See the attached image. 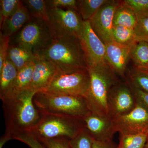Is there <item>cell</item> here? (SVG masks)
Listing matches in <instances>:
<instances>
[{
    "instance_id": "obj_1",
    "label": "cell",
    "mask_w": 148,
    "mask_h": 148,
    "mask_svg": "<svg viewBox=\"0 0 148 148\" xmlns=\"http://www.w3.org/2000/svg\"><path fill=\"white\" fill-rule=\"evenodd\" d=\"M36 90L29 89L19 95L1 100L5 130L1 138L0 148L14 136L31 132L39 122L42 114L36 108L33 98Z\"/></svg>"
},
{
    "instance_id": "obj_2",
    "label": "cell",
    "mask_w": 148,
    "mask_h": 148,
    "mask_svg": "<svg viewBox=\"0 0 148 148\" xmlns=\"http://www.w3.org/2000/svg\"><path fill=\"white\" fill-rule=\"evenodd\" d=\"M39 56L53 63L61 73H69L88 69L80 40L76 36L52 38Z\"/></svg>"
},
{
    "instance_id": "obj_3",
    "label": "cell",
    "mask_w": 148,
    "mask_h": 148,
    "mask_svg": "<svg viewBox=\"0 0 148 148\" xmlns=\"http://www.w3.org/2000/svg\"><path fill=\"white\" fill-rule=\"evenodd\" d=\"M33 102L42 114L82 119L90 112L86 99L80 96L38 91L34 96Z\"/></svg>"
},
{
    "instance_id": "obj_4",
    "label": "cell",
    "mask_w": 148,
    "mask_h": 148,
    "mask_svg": "<svg viewBox=\"0 0 148 148\" xmlns=\"http://www.w3.org/2000/svg\"><path fill=\"white\" fill-rule=\"evenodd\" d=\"M90 85L86 98L90 112L103 116H110L108 98L111 89L117 84L114 73L110 68L88 67Z\"/></svg>"
},
{
    "instance_id": "obj_5",
    "label": "cell",
    "mask_w": 148,
    "mask_h": 148,
    "mask_svg": "<svg viewBox=\"0 0 148 148\" xmlns=\"http://www.w3.org/2000/svg\"><path fill=\"white\" fill-rule=\"evenodd\" d=\"M84 128L82 119L42 114L39 122L31 132L39 140H69L75 137Z\"/></svg>"
},
{
    "instance_id": "obj_6",
    "label": "cell",
    "mask_w": 148,
    "mask_h": 148,
    "mask_svg": "<svg viewBox=\"0 0 148 148\" xmlns=\"http://www.w3.org/2000/svg\"><path fill=\"white\" fill-rule=\"evenodd\" d=\"M90 85L88 70L65 73L58 71L44 91L86 98Z\"/></svg>"
},
{
    "instance_id": "obj_7",
    "label": "cell",
    "mask_w": 148,
    "mask_h": 148,
    "mask_svg": "<svg viewBox=\"0 0 148 148\" xmlns=\"http://www.w3.org/2000/svg\"><path fill=\"white\" fill-rule=\"evenodd\" d=\"M48 9L49 24L48 27L52 38L69 35L79 38L83 30L84 21L78 11Z\"/></svg>"
},
{
    "instance_id": "obj_8",
    "label": "cell",
    "mask_w": 148,
    "mask_h": 148,
    "mask_svg": "<svg viewBox=\"0 0 148 148\" xmlns=\"http://www.w3.org/2000/svg\"><path fill=\"white\" fill-rule=\"evenodd\" d=\"M52 39L46 24L41 20L32 18L18 33L16 42L17 45L39 56Z\"/></svg>"
},
{
    "instance_id": "obj_9",
    "label": "cell",
    "mask_w": 148,
    "mask_h": 148,
    "mask_svg": "<svg viewBox=\"0 0 148 148\" xmlns=\"http://www.w3.org/2000/svg\"><path fill=\"white\" fill-rule=\"evenodd\" d=\"M79 39L88 67L110 68L106 59V45L92 30L89 21H84L83 30Z\"/></svg>"
},
{
    "instance_id": "obj_10",
    "label": "cell",
    "mask_w": 148,
    "mask_h": 148,
    "mask_svg": "<svg viewBox=\"0 0 148 148\" xmlns=\"http://www.w3.org/2000/svg\"><path fill=\"white\" fill-rule=\"evenodd\" d=\"M121 1L107 0L89 20L92 30L105 45L114 41L113 21L115 12Z\"/></svg>"
},
{
    "instance_id": "obj_11",
    "label": "cell",
    "mask_w": 148,
    "mask_h": 148,
    "mask_svg": "<svg viewBox=\"0 0 148 148\" xmlns=\"http://www.w3.org/2000/svg\"><path fill=\"white\" fill-rule=\"evenodd\" d=\"M113 121L115 131L120 135L148 133V111L138 104L129 112Z\"/></svg>"
},
{
    "instance_id": "obj_12",
    "label": "cell",
    "mask_w": 148,
    "mask_h": 148,
    "mask_svg": "<svg viewBox=\"0 0 148 148\" xmlns=\"http://www.w3.org/2000/svg\"><path fill=\"white\" fill-rule=\"evenodd\" d=\"M136 104L128 84L117 83L112 88L109 95V115L114 119L132 110Z\"/></svg>"
},
{
    "instance_id": "obj_13",
    "label": "cell",
    "mask_w": 148,
    "mask_h": 148,
    "mask_svg": "<svg viewBox=\"0 0 148 148\" xmlns=\"http://www.w3.org/2000/svg\"><path fill=\"white\" fill-rule=\"evenodd\" d=\"M84 128L95 140H112L116 133L113 119L110 116H103L89 112L82 119Z\"/></svg>"
},
{
    "instance_id": "obj_14",
    "label": "cell",
    "mask_w": 148,
    "mask_h": 148,
    "mask_svg": "<svg viewBox=\"0 0 148 148\" xmlns=\"http://www.w3.org/2000/svg\"><path fill=\"white\" fill-rule=\"evenodd\" d=\"M132 44L124 45L114 41L105 45L106 59L109 67L121 76H125Z\"/></svg>"
},
{
    "instance_id": "obj_15",
    "label": "cell",
    "mask_w": 148,
    "mask_h": 148,
    "mask_svg": "<svg viewBox=\"0 0 148 148\" xmlns=\"http://www.w3.org/2000/svg\"><path fill=\"white\" fill-rule=\"evenodd\" d=\"M58 71L57 67L50 61L39 58L35 61L30 89L45 91Z\"/></svg>"
},
{
    "instance_id": "obj_16",
    "label": "cell",
    "mask_w": 148,
    "mask_h": 148,
    "mask_svg": "<svg viewBox=\"0 0 148 148\" xmlns=\"http://www.w3.org/2000/svg\"><path fill=\"white\" fill-rule=\"evenodd\" d=\"M31 18L27 8L22 1H20L16 11L5 21L1 29V33L4 36L10 37Z\"/></svg>"
},
{
    "instance_id": "obj_17",
    "label": "cell",
    "mask_w": 148,
    "mask_h": 148,
    "mask_svg": "<svg viewBox=\"0 0 148 148\" xmlns=\"http://www.w3.org/2000/svg\"><path fill=\"white\" fill-rule=\"evenodd\" d=\"M35 61L30 62L18 71L14 82L2 100L14 97L26 90L30 89Z\"/></svg>"
},
{
    "instance_id": "obj_18",
    "label": "cell",
    "mask_w": 148,
    "mask_h": 148,
    "mask_svg": "<svg viewBox=\"0 0 148 148\" xmlns=\"http://www.w3.org/2000/svg\"><path fill=\"white\" fill-rule=\"evenodd\" d=\"M18 71L9 60L7 59L0 71V98L2 100L8 92L18 74Z\"/></svg>"
},
{
    "instance_id": "obj_19",
    "label": "cell",
    "mask_w": 148,
    "mask_h": 148,
    "mask_svg": "<svg viewBox=\"0 0 148 148\" xmlns=\"http://www.w3.org/2000/svg\"><path fill=\"white\" fill-rule=\"evenodd\" d=\"M130 58L135 64V69L148 71V42L138 40L133 43Z\"/></svg>"
},
{
    "instance_id": "obj_20",
    "label": "cell",
    "mask_w": 148,
    "mask_h": 148,
    "mask_svg": "<svg viewBox=\"0 0 148 148\" xmlns=\"http://www.w3.org/2000/svg\"><path fill=\"white\" fill-rule=\"evenodd\" d=\"M39 58V56L17 45L10 47L7 56V59L14 65L18 71L30 62Z\"/></svg>"
},
{
    "instance_id": "obj_21",
    "label": "cell",
    "mask_w": 148,
    "mask_h": 148,
    "mask_svg": "<svg viewBox=\"0 0 148 148\" xmlns=\"http://www.w3.org/2000/svg\"><path fill=\"white\" fill-rule=\"evenodd\" d=\"M138 17L131 9L122 4L117 8L114 14L113 26H121L135 29Z\"/></svg>"
},
{
    "instance_id": "obj_22",
    "label": "cell",
    "mask_w": 148,
    "mask_h": 148,
    "mask_svg": "<svg viewBox=\"0 0 148 148\" xmlns=\"http://www.w3.org/2000/svg\"><path fill=\"white\" fill-rule=\"evenodd\" d=\"M22 1L28 10L32 18L43 21L48 27L49 17L47 1L25 0Z\"/></svg>"
},
{
    "instance_id": "obj_23",
    "label": "cell",
    "mask_w": 148,
    "mask_h": 148,
    "mask_svg": "<svg viewBox=\"0 0 148 148\" xmlns=\"http://www.w3.org/2000/svg\"><path fill=\"white\" fill-rule=\"evenodd\" d=\"M107 0L78 1V10L83 21H88L98 12Z\"/></svg>"
},
{
    "instance_id": "obj_24",
    "label": "cell",
    "mask_w": 148,
    "mask_h": 148,
    "mask_svg": "<svg viewBox=\"0 0 148 148\" xmlns=\"http://www.w3.org/2000/svg\"><path fill=\"white\" fill-rule=\"evenodd\" d=\"M148 133L120 135L118 148H145Z\"/></svg>"
},
{
    "instance_id": "obj_25",
    "label": "cell",
    "mask_w": 148,
    "mask_h": 148,
    "mask_svg": "<svg viewBox=\"0 0 148 148\" xmlns=\"http://www.w3.org/2000/svg\"><path fill=\"white\" fill-rule=\"evenodd\" d=\"M112 34L114 40L124 45L132 44L136 41L134 29L121 26H113Z\"/></svg>"
},
{
    "instance_id": "obj_26",
    "label": "cell",
    "mask_w": 148,
    "mask_h": 148,
    "mask_svg": "<svg viewBox=\"0 0 148 148\" xmlns=\"http://www.w3.org/2000/svg\"><path fill=\"white\" fill-rule=\"evenodd\" d=\"M20 1L19 0H1L0 28H2L5 21L16 11Z\"/></svg>"
},
{
    "instance_id": "obj_27",
    "label": "cell",
    "mask_w": 148,
    "mask_h": 148,
    "mask_svg": "<svg viewBox=\"0 0 148 148\" xmlns=\"http://www.w3.org/2000/svg\"><path fill=\"white\" fill-rule=\"evenodd\" d=\"M94 139L85 128L74 138L69 140L71 148H93Z\"/></svg>"
},
{
    "instance_id": "obj_28",
    "label": "cell",
    "mask_w": 148,
    "mask_h": 148,
    "mask_svg": "<svg viewBox=\"0 0 148 148\" xmlns=\"http://www.w3.org/2000/svg\"><path fill=\"white\" fill-rule=\"evenodd\" d=\"M129 82L145 92L148 93V73L134 68L129 72Z\"/></svg>"
},
{
    "instance_id": "obj_29",
    "label": "cell",
    "mask_w": 148,
    "mask_h": 148,
    "mask_svg": "<svg viewBox=\"0 0 148 148\" xmlns=\"http://www.w3.org/2000/svg\"><path fill=\"white\" fill-rule=\"evenodd\" d=\"M137 17L138 22L134 29L136 41H145L148 42V12Z\"/></svg>"
},
{
    "instance_id": "obj_30",
    "label": "cell",
    "mask_w": 148,
    "mask_h": 148,
    "mask_svg": "<svg viewBox=\"0 0 148 148\" xmlns=\"http://www.w3.org/2000/svg\"><path fill=\"white\" fill-rule=\"evenodd\" d=\"M123 5L131 9L137 16L148 12V0L121 1Z\"/></svg>"
},
{
    "instance_id": "obj_31",
    "label": "cell",
    "mask_w": 148,
    "mask_h": 148,
    "mask_svg": "<svg viewBox=\"0 0 148 148\" xmlns=\"http://www.w3.org/2000/svg\"><path fill=\"white\" fill-rule=\"evenodd\" d=\"M12 139L22 142L31 148H46L31 132H25L18 134L14 136Z\"/></svg>"
},
{
    "instance_id": "obj_32",
    "label": "cell",
    "mask_w": 148,
    "mask_h": 148,
    "mask_svg": "<svg viewBox=\"0 0 148 148\" xmlns=\"http://www.w3.org/2000/svg\"><path fill=\"white\" fill-rule=\"evenodd\" d=\"M132 91L136 104L148 111V93L136 87L131 83H127Z\"/></svg>"
},
{
    "instance_id": "obj_33",
    "label": "cell",
    "mask_w": 148,
    "mask_h": 148,
    "mask_svg": "<svg viewBox=\"0 0 148 148\" xmlns=\"http://www.w3.org/2000/svg\"><path fill=\"white\" fill-rule=\"evenodd\" d=\"M49 8H59L78 11V1L76 0H49L47 1Z\"/></svg>"
},
{
    "instance_id": "obj_34",
    "label": "cell",
    "mask_w": 148,
    "mask_h": 148,
    "mask_svg": "<svg viewBox=\"0 0 148 148\" xmlns=\"http://www.w3.org/2000/svg\"><path fill=\"white\" fill-rule=\"evenodd\" d=\"M10 37L5 36L0 33V71L4 63L7 59Z\"/></svg>"
},
{
    "instance_id": "obj_35",
    "label": "cell",
    "mask_w": 148,
    "mask_h": 148,
    "mask_svg": "<svg viewBox=\"0 0 148 148\" xmlns=\"http://www.w3.org/2000/svg\"><path fill=\"white\" fill-rule=\"evenodd\" d=\"M46 148H71L69 140L54 139L40 140Z\"/></svg>"
},
{
    "instance_id": "obj_36",
    "label": "cell",
    "mask_w": 148,
    "mask_h": 148,
    "mask_svg": "<svg viewBox=\"0 0 148 148\" xmlns=\"http://www.w3.org/2000/svg\"><path fill=\"white\" fill-rule=\"evenodd\" d=\"M93 148H118V146L113 140L98 141L94 140Z\"/></svg>"
},
{
    "instance_id": "obj_37",
    "label": "cell",
    "mask_w": 148,
    "mask_h": 148,
    "mask_svg": "<svg viewBox=\"0 0 148 148\" xmlns=\"http://www.w3.org/2000/svg\"><path fill=\"white\" fill-rule=\"evenodd\" d=\"M145 148H148V133L147 139V143H146L145 146Z\"/></svg>"
},
{
    "instance_id": "obj_38",
    "label": "cell",
    "mask_w": 148,
    "mask_h": 148,
    "mask_svg": "<svg viewBox=\"0 0 148 148\" xmlns=\"http://www.w3.org/2000/svg\"><path fill=\"white\" fill-rule=\"evenodd\" d=\"M141 71H142V70H141ZM143 71L146 72V73H148V71Z\"/></svg>"
}]
</instances>
